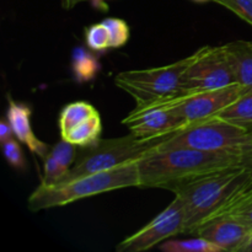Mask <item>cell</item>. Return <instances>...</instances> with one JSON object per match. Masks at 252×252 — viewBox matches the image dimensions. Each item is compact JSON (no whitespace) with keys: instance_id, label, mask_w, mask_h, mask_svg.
I'll return each mask as SVG.
<instances>
[{"instance_id":"obj_24","label":"cell","mask_w":252,"mask_h":252,"mask_svg":"<svg viewBox=\"0 0 252 252\" xmlns=\"http://www.w3.org/2000/svg\"><path fill=\"white\" fill-rule=\"evenodd\" d=\"M252 26V0H214Z\"/></svg>"},{"instance_id":"obj_3","label":"cell","mask_w":252,"mask_h":252,"mask_svg":"<svg viewBox=\"0 0 252 252\" xmlns=\"http://www.w3.org/2000/svg\"><path fill=\"white\" fill-rule=\"evenodd\" d=\"M250 170L246 166L234 167L172 187L170 191L180 197L184 204L185 234H194L199 225L208 220L245 180Z\"/></svg>"},{"instance_id":"obj_25","label":"cell","mask_w":252,"mask_h":252,"mask_svg":"<svg viewBox=\"0 0 252 252\" xmlns=\"http://www.w3.org/2000/svg\"><path fill=\"white\" fill-rule=\"evenodd\" d=\"M14 130H12L11 125L7 121V118H2L0 121V143H5L7 140H10L11 138H14Z\"/></svg>"},{"instance_id":"obj_15","label":"cell","mask_w":252,"mask_h":252,"mask_svg":"<svg viewBox=\"0 0 252 252\" xmlns=\"http://www.w3.org/2000/svg\"><path fill=\"white\" fill-rule=\"evenodd\" d=\"M102 133V122L100 113L96 112L85 121L69 130L62 139L81 148H90L100 140Z\"/></svg>"},{"instance_id":"obj_17","label":"cell","mask_w":252,"mask_h":252,"mask_svg":"<svg viewBox=\"0 0 252 252\" xmlns=\"http://www.w3.org/2000/svg\"><path fill=\"white\" fill-rule=\"evenodd\" d=\"M218 117L235 123L246 128L249 132L252 130V90L248 91L239 100L231 103L229 107L219 112Z\"/></svg>"},{"instance_id":"obj_11","label":"cell","mask_w":252,"mask_h":252,"mask_svg":"<svg viewBox=\"0 0 252 252\" xmlns=\"http://www.w3.org/2000/svg\"><path fill=\"white\" fill-rule=\"evenodd\" d=\"M251 231L252 228L238 219L219 217L199 225L194 234L212 241L223 251L241 252Z\"/></svg>"},{"instance_id":"obj_10","label":"cell","mask_w":252,"mask_h":252,"mask_svg":"<svg viewBox=\"0 0 252 252\" xmlns=\"http://www.w3.org/2000/svg\"><path fill=\"white\" fill-rule=\"evenodd\" d=\"M122 123L127 126L132 134L142 139L172 135L189 125L171 108L160 105L135 107Z\"/></svg>"},{"instance_id":"obj_21","label":"cell","mask_w":252,"mask_h":252,"mask_svg":"<svg viewBox=\"0 0 252 252\" xmlns=\"http://www.w3.org/2000/svg\"><path fill=\"white\" fill-rule=\"evenodd\" d=\"M103 25L107 27L111 38V48H121L129 41L130 31L127 22L118 17H107L103 20Z\"/></svg>"},{"instance_id":"obj_9","label":"cell","mask_w":252,"mask_h":252,"mask_svg":"<svg viewBox=\"0 0 252 252\" xmlns=\"http://www.w3.org/2000/svg\"><path fill=\"white\" fill-rule=\"evenodd\" d=\"M248 91L250 90L246 86L235 83L225 86V88L216 89V90L189 94L182 98L177 97L174 101L166 103H158V105L170 107L176 115L191 123L217 116L224 108L229 107L231 103L245 95Z\"/></svg>"},{"instance_id":"obj_27","label":"cell","mask_w":252,"mask_h":252,"mask_svg":"<svg viewBox=\"0 0 252 252\" xmlns=\"http://www.w3.org/2000/svg\"><path fill=\"white\" fill-rule=\"evenodd\" d=\"M80 1H90L95 9L101 11H106L108 9V0H80Z\"/></svg>"},{"instance_id":"obj_29","label":"cell","mask_w":252,"mask_h":252,"mask_svg":"<svg viewBox=\"0 0 252 252\" xmlns=\"http://www.w3.org/2000/svg\"><path fill=\"white\" fill-rule=\"evenodd\" d=\"M241 252H252V231L250 234V238H249V240L246 241L245 246H244Z\"/></svg>"},{"instance_id":"obj_23","label":"cell","mask_w":252,"mask_h":252,"mask_svg":"<svg viewBox=\"0 0 252 252\" xmlns=\"http://www.w3.org/2000/svg\"><path fill=\"white\" fill-rule=\"evenodd\" d=\"M76 145L71 144V143L66 142V140L62 139L61 142L57 143L53 148L51 149V154L56 158L57 161L69 171L71 169V165L74 164L76 158Z\"/></svg>"},{"instance_id":"obj_16","label":"cell","mask_w":252,"mask_h":252,"mask_svg":"<svg viewBox=\"0 0 252 252\" xmlns=\"http://www.w3.org/2000/svg\"><path fill=\"white\" fill-rule=\"evenodd\" d=\"M96 112H97V110L86 101H75V102L68 103L61 111L58 118V126L62 137H64L69 130L80 125L83 121H85L86 118H89Z\"/></svg>"},{"instance_id":"obj_1","label":"cell","mask_w":252,"mask_h":252,"mask_svg":"<svg viewBox=\"0 0 252 252\" xmlns=\"http://www.w3.org/2000/svg\"><path fill=\"white\" fill-rule=\"evenodd\" d=\"M245 166L244 155L180 148L149 153L138 160L143 189H171L181 182L223 170Z\"/></svg>"},{"instance_id":"obj_26","label":"cell","mask_w":252,"mask_h":252,"mask_svg":"<svg viewBox=\"0 0 252 252\" xmlns=\"http://www.w3.org/2000/svg\"><path fill=\"white\" fill-rule=\"evenodd\" d=\"M244 165L246 167L252 169V130L250 132V139H249V144L246 147L245 152H244Z\"/></svg>"},{"instance_id":"obj_18","label":"cell","mask_w":252,"mask_h":252,"mask_svg":"<svg viewBox=\"0 0 252 252\" xmlns=\"http://www.w3.org/2000/svg\"><path fill=\"white\" fill-rule=\"evenodd\" d=\"M159 249L165 252H224L219 246L207 239L193 238L186 240H165Z\"/></svg>"},{"instance_id":"obj_22","label":"cell","mask_w":252,"mask_h":252,"mask_svg":"<svg viewBox=\"0 0 252 252\" xmlns=\"http://www.w3.org/2000/svg\"><path fill=\"white\" fill-rule=\"evenodd\" d=\"M20 140L11 138L7 142L1 143L2 147V153H4V157L6 159L7 164L10 165L14 169L19 170V171H24L26 169V159H25L24 152H22L21 144H20Z\"/></svg>"},{"instance_id":"obj_5","label":"cell","mask_w":252,"mask_h":252,"mask_svg":"<svg viewBox=\"0 0 252 252\" xmlns=\"http://www.w3.org/2000/svg\"><path fill=\"white\" fill-rule=\"evenodd\" d=\"M192 56L169 65L122 71L116 76V85L132 96L137 107L169 102L187 95L182 91V76Z\"/></svg>"},{"instance_id":"obj_19","label":"cell","mask_w":252,"mask_h":252,"mask_svg":"<svg viewBox=\"0 0 252 252\" xmlns=\"http://www.w3.org/2000/svg\"><path fill=\"white\" fill-rule=\"evenodd\" d=\"M84 36H85L86 46L93 52L105 53L106 51L111 48L110 33H108L107 27L103 25V22L85 27Z\"/></svg>"},{"instance_id":"obj_8","label":"cell","mask_w":252,"mask_h":252,"mask_svg":"<svg viewBox=\"0 0 252 252\" xmlns=\"http://www.w3.org/2000/svg\"><path fill=\"white\" fill-rule=\"evenodd\" d=\"M185 234V209L180 197L175 199L142 229L117 245L118 252H142L150 250L167 239Z\"/></svg>"},{"instance_id":"obj_7","label":"cell","mask_w":252,"mask_h":252,"mask_svg":"<svg viewBox=\"0 0 252 252\" xmlns=\"http://www.w3.org/2000/svg\"><path fill=\"white\" fill-rule=\"evenodd\" d=\"M236 83L226 44L204 46L192 54V61L182 76V91L197 94L225 88Z\"/></svg>"},{"instance_id":"obj_20","label":"cell","mask_w":252,"mask_h":252,"mask_svg":"<svg viewBox=\"0 0 252 252\" xmlns=\"http://www.w3.org/2000/svg\"><path fill=\"white\" fill-rule=\"evenodd\" d=\"M68 170L64 169L56 160V158L51 154V150L43 158V176L41 184L43 186H56L59 185L68 175Z\"/></svg>"},{"instance_id":"obj_2","label":"cell","mask_w":252,"mask_h":252,"mask_svg":"<svg viewBox=\"0 0 252 252\" xmlns=\"http://www.w3.org/2000/svg\"><path fill=\"white\" fill-rule=\"evenodd\" d=\"M139 186L138 161L128 162L115 169L85 175L56 186L39 185L29 197V209L31 212L43 211L54 207L66 206L79 199L115 189Z\"/></svg>"},{"instance_id":"obj_14","label":"cell","mask_w":252,"mask_h":252,"mask_svg":"<svg viewBox=\"0 0 252 252\" xmlns=\"http://www.w3.org/2000/svg\"><path fill=\"white\" fill-rule=\"evenodd\" d=\"M71 70L76 83H90L100 73L101 63L90 48L78 46L71 53Z\"/></svg>"},{"instance_id":"obj_4","label":"cell","mask_w":252,"mask_h":252,"mask_svg":"<svg viewBox=\"0 0 252 252\" xmlns=\"http://www.w3.org/2000/svg\"><path fill=\"white\" fill-rule=\"evenodd\" d=\"M250 139L246 128L224 118L213 116L187 125L164 140L158 152L189 148L212 153L244 155Z\"/></svg>"},{"instance_id":"obj_28","label":"cell","mask_w":252,"mask_h":252,"mask_svg":"<svg viewBox=\"0 0 252 252\" xmlns=\"http://www.w3.org/2000/svg\"><path fill=\"white\" fill-rule=\"evenodd\" d=\"M78 2H80V0H62V4L65 9H73Z\"/></svg>"},{"instance_id":"obj_6","label":"cell","mask_w":252,"mask_h":252,"mask_svg":"<svg viewBox=\"0 0 252 252\" xmlns=\"http://www.w3.org/2000/svg\"><path fill=\"white\" fill-rule=\"evenodd\" d=\"M169 137L170 135L154 139H142L130 133L125 137L100 139L95 145L88 148V152L79 158L61 184L85 175L115 169L128 162L138 161L149 153L157 150Z\"/></svg>"},{"instance_id":"obj_12","label":"cell","mask_w":252,"mask_h":252,"mask_svg":"<svg viewBox=\"0 0 252 252\" xmlns=\"http://www.w3.org/2000/svg\"><path fill=\"white\" fill-rule=\"evenodd\" d=\"M32 110L29 103L15 101L11 96H7L6 118L11 125L14 134L21 143H24L33 154L43 159L49 152L47 143L36 137L32 129Z\"/></svg>"},{"instance_id":"obj_13","label":"cell","mask_w":252,"mask_h":252,"mask_svg":"<svg viewBox=\"0 0 252 252\" xmlns=\"http://www.w3.org/2000/svg\"><path fill=\"white\" fill-rule=\"evenodd\" d=\"M236 83L252 90V42L234 41L226 43Z\"/></svg>"},{"instance_id":"obj_30","label":"cell","mask_w":252,"mask_h":252,"mask_svg":"<svg viewBox=\"0 0 252 252\" xmlns=\"http://www.w3.org/2000/svg\"><path fill=\"white\" fill-rule=\"evenodd\" d=\"M193 1H198V2H206V1H214V0H193Z\"/></svg>"}]
</instances>
